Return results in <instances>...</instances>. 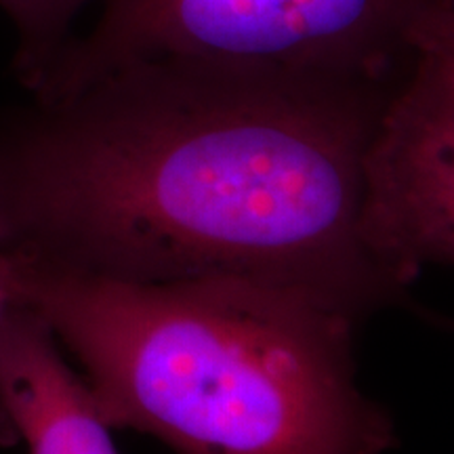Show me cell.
Masks as SVG:
<instances>
[{
  "label": "cell",
  "instance_id": "obj_1",
  "mask_svg": "<svg viewBox=\"0 0 454 454\" xmlns=\"http://www.w3.org/2000/svg\"><path fill=\"white\" fill-rule=\"evenodd\" d=\"M400 82L116 67L0 135L7 248L114 280L280 284L364 322L411 291L360 231L366 152Z\"/></svg>",
  "mask_w": 454,
  "mask_h": 454
},
{
  "label": "cell",
  "instance_id": "obj_2",
  "mask_svg": "<svg viewBox=\"0 0 454 454\" xmlns=\"http://www.w3.org/2000/svg\"><path fill=\"white\" fill-rule=\"evenodd\" d=\"M15 303L76 357L110 429L175 454H385V406L357 383L362 320L248 278L129 282L7 248Z\"/></svg>",
  "mask_w": 454,
  "mask_h": 454
},
{
  "label": "cell",
  "instance_id": "obj_3",
  "mask_svg": "<svg viewBox=\"0 0 454 454\" xmlns=\"http://www.w3.org/2000/svg\"><path fill=\"white\" fill-rule=\"evenodd\" d=\"M431 7L434 0H110L32 93L49 104L158 57L395 84L417 57L412 30Z\"/></svg>",
  "mask_w": 454,
  "mask_h": 454
},
{
  "label": "cell",
  "instance_id": "obj_4",
  "mask_svg": "<svg viewBox=\"0 0 454 454\" xmlns=\"http://www.w3.org/2000/svg\"><path fill=\"white\" fill-rule=\"evenodd\" d=\"M362 240L406 288L454 268V61L417 51L385 104L364 162Z\"/></svg>",
  "mask_w": 454,
  "mask_h": 454
},
{
  "label": "cell",
  "instance_id": "obj_5",
  "mask_svg": "<svg viewBox=\"0 0 454 454\" xmlns=\"http://www.w3.org/2000/svg\"><path fill=\"white\" fill-rule=\"evenodd\" d=\"M110 431L59 340L17 305L0 322V438L27 454H118Z\"/></svg>",
  "mask_w": 454,
  "mask_h": 454
},
{
  "label": "cell",
  "instance_id": "obj_6",
  "mask_svg": "<svg viewBox=\"0 0 454 454\" xmlns=\"http://www.w3.org/2000/svg\"><path fill=\"white\" fill-rule=\"evenodd\" d=\"M98 0H0L20 34L15 72L27 89H34L59 51L70 41V26L78 11ZM110 3V0H99Z\"/></svg>",
  "mask_w": 454,
  "mask_h": 454
},
{
  "label": "cell",
  "instance_id": "obj_7",
  "mask_svg": "<svg viewBox=\"0 0 454 454\" xmlns=\"http://www.w3.org/2000/svg\"><path fill=\"white\" fill-rule=\"evenodd\" d=\"M412 44L417 51H431L454 61V9L425 11L412 30Z\"/></svg>",
  "mask_w": 454,
  "mask_h": 454
},
{
  "label": "cell",
  "instance_id": "obj_8",
  "mask_svg": "<svg viewBox=\"0 0 454 454\" xmlns=\"http://www.w3.org/2000/svg\"><path fill=\"white\" fill-rule=\"evenodd\" d=\"M17 308L13 291H11L9 271H7V238L0 227V322Z\"/></svg>",
  "mask_w": 454,
  "mask_h": 454
},
{
  "label": "cell",
  "instance_id": "obj_9",
  "mask_svg": "<svg viewBox=\"0 0 454 454\" xmlns=\"http://www.w3.org/2000/svg\"><path fill=\"white\" fill-rule=\"evenodd\" d=\"M434 7H442V9H454V0H434Z\"/></svg>",
  "mask_w": 454,
  "mask_h": 454
}]
</instances>
